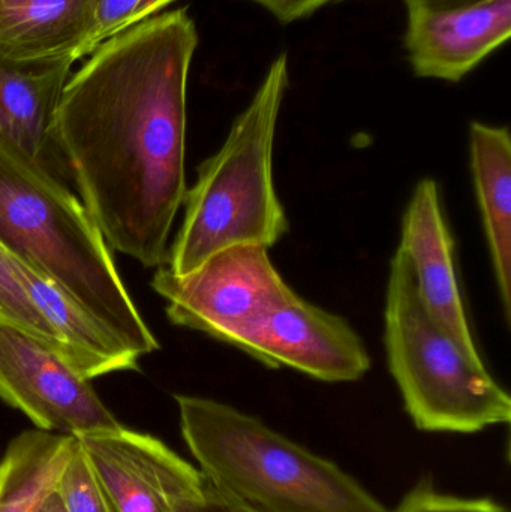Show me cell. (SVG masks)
Masks as SVG:
<instances>
[{"label": "cell", "instance_id": "cell-10", "mask_svg": "<svg viewBox=\"0 0 511 512\" xmlns=\"http://www.w3.org/2000/svg\"><path fill=\"white\" fill-rule=\"evenodd\" d=\"M74 57H21L0 50V140L72 185L59 110Z\"/></svg>", "mask_w": 511, "mask_h": 512}, {"label": "cell", "instance_id": "cell-7", "mask_svg": "<svg viewBox=\"0 0 511 512\" xmlns=\"http://www.w3.org/2000/svg\"><path fill=\"white\" fill-rule=\"evenodd\" d=\"M116 512H195L206 496L200 469L161 439L126 429L75 436Z\"/></svg>", "mask_w": 511, "mask_h": 512}, {"label": "cell", "instance_id": "cell-9", "mask_svg": "<svg viewBox=\"0 0 511 512\" xmlns=\"http://www.w3.org/2000/svg\"><path fill=\"white\" fill-rule=\"evenodd\" d=\"M269 369L297 370L323 382H354L371 370L362 337L341 316L293 292L258 319L236 346Z\"/></svg>", "mask_w": 511, "mask_h": 512}, {"label": "cell", "instance_id": "cell-24", "mask_svg": "<svg viewBox=\"0 0 511 512\" xmlns=\"http://www.w3.org/2000/svg\"><path fill=\"white\" fill-rule=\"evenodd\" d=\"M36 512H66L65 507H63L62 499H60L56 489L42 501V504L39 505L38 511Z\"/></svg>", "mask_w": 511, "mask_h": 512}, {"label": "cell", "instance_id": "cell-14", "mask_svg": "<svg viewBox=\"0 0 511 512\" xmlns=\"http://www.w3.org/2000/svg\"><path fill=\"white\" fill-rule=\"evenodd\" d=\"M98 0H0V50L81 59L98 48Z\"/></svg>", "mask_w": 511, "mask_h": 512}, {"label": "cell", "instance_id": "cell-3", "mask_svg": "<svg viewBox=\"0 0 511 512\" xmlns=\"http://www.w3.org/2000/svg\"><path fill=\"white\" fill-rule=\"evenodd\" d=\"M204 480L258 512H390L338 465L227 403L174 396Z\"/></svg>", "mask_w": 511, "mask_h": 512}, {"label": "cell", "instance_id": "cell-17", "mask_svg": "<svg viewBox=\"0 0 511 512\" xmlns=\"http://www.w3.org/2000/svg\"><path fill=\"white\" fill-rule=\"evenodd\" d=\"M0 321L44 343L60 357V343L53 328L33 306L12 270L11 256L0 246Z\"/></svg>", "mask_w": 511, "mask_h": 512}, {"label": "cell", "instance_id": "cell-22", "mask_svg": "<svg viewBox=\"0 0 511 512\" xmlns=\"http://www.w3.org/2000/svg\"><path fill=\"white\" fill-rule=\"evenodd\" d=\"M195 512H258L227 498V496L213 489L206 483V496H204L203 504L200 505Z\"/></svg>", "mask_w": 511, "mask_h": 512}, {"label": "cell", "instance_id": "cell-5", "mask_svg": "<svg viewBox=\"0 0 511 512\" xmlns=\"http://www.w3.org/2000/svg\"><path fill=\"white\" fill-rule=\"evenodd\" d=\"M387 366L414 426L432 433H477L511 421L509 393L483 360L468 357L431 318L410 256L390 262L384 309Z\"/></svg>", "mask_w": 511, "mask_h": 512}, {"label": "cell", "instance_id": "cell-2", "mask_svg": "<svg viewBox=\"0 0 511 512\" xmlns=\"http://www.w3.org/2000/svg\"><path fill=\"white\" fill-rule=\"evenodd\" d=\"M0 246L51 280L138 358L158 351L83 201L2 140Z\"/></svg>", "mask_w": 511, "mask_h": 512}, {"label": "cell", "instance_id": "cell-19", "mask_svg": "<svg viewBox=\"0 0 511 512\" xmlns=\"http://www.w3.org/2000/svg\"><path fill=\"white\" fill-rule=\"evenodd\" d=\"M176 0H98L96 44L131 29Z\"/></svg>", "mask_w": 511, "mask_h": 512}, {"label": "cell", "instance_id": "cell-21", "mask_svg": "<svg viewBox=\"0 0 511 512\" xmlns=\"http://www.w3.org/2000/svg\"><path fill=\"white\" fill-rule=\"evenodd\" d=\"M266 8L282 24H290L300 18L309 17L329 0H249Z\"/></svg>", "mask_w": 511, "mask_h": 512}, {"label": "cell", "instance_id": "cell-15", "mask_svg": "<svg viewBox=\"0 0 511 512\" xmlns=\"http://www.w3.org/2000/svg\"><path fill=\"white\" fill-rule=\"evenodd\" d=\"M470 165L504 318L511 319V137L507 126L470 125Z\"/></svg>", "mask_w": 511, "mask_h": 512}, {"label": "cell", "instance_id": "cell-20", "mask_svg": "<svg viewBox=\"0 0 511 512\" xmlns=\"http://www.w3.org/2000/svg\"><path fill=\"white\" fill-rule=\"evenodd\" d=\"M390 512H510L488 498H458L437 492L429 481L411 490L396 510Z\"/></svg>", "mask_w": 511, "mask_h": 512}, {"label": "cell", "instance_id": "cell-1", "mask_svg": "<svg viewBox=\"0 0 511 512\" xmlns=\"http://www.w3.org/2000/svg\"><path fill=\"white\" fill-rule=\"evenodd\" d=\"M198 45L186 9L107 39L69 77L59 137L72 185L111 251L167 265L185 201L186 89Z\"/></svg>", "mask_w": 511, "mask_h": 512}, {"label": "cell", "instance_id": "cell-12", "mask_svg": "<svg viewBox=\"0 0 511 512\" xmlns=\"http://www.w3.org/2000/svg\"><path fill=\"white\" fill-rule=\"evenodd\" d=\"M402 249L410 256L426 312L473 360H482L465 312L455 265V240L434 179L420 180L402 218Z\"/></svg>", "mask_w": 511, "mask_h": 512}, {"label": "cell", "instance_id": "cell-8", "mask_svg": "<svg viewBox=\"0 0 511 512\" xmlns=\"http://www.w3.org/2000/svg\"><path fill=\"white\" fill-rule=\"evenodd\" d=\"M0 400L36 429L77 436L120 426L90 381L24 331L0 321Z\"/></svg>", "mask_w": 511, "mask_h": 512}, {"label": "cell", "instance_id": "cell-23", "mask_svg": "<svg viewBox=\"0 0 511 512\" xmlns=\"http://www.w3.org/2000/svg\"><path fill=\"white\" fill-rule=\"evenodd\" d=\"M477 0H404L408 9L414 8H450V6L465 5Z\"/></svg>", "mask_w": 511, "mask_h": 512}, {"label": "cell", "instance_id": "cell-18", "mask_svg": "<svg viewBox=\"0 0 511 512\" xmlns=\"http://www.w3.org/2000/svg\"><path fill=\"white\" fill-rule=\"evenodd\" d=\"M56 492L66 512H116L75 436L69 459L57 480Z\"/></svg>", "mask_w": 511, "mask_h": 512}, {"label": "cell", "instance_id": "cell-13", "mask_svg": "<svg viewBox=\"0 0 511 512\" xmlns=\"http://www.w3.org/2000/svg\"><path fill=\"white\" fill-rule=\"evenodd\" d=\"M11 256L12 270L33 306L48 322L60 343V358L87 381L114 372L138 370V357L101 322L60 291L51 280Z\"/></svg>", "mask_w": 511, "mask_h": 512}, {"label": "cell", "instance_id": "cell-6", "mask_svg": "<svg viewBox=\"0 0 511 512\" xmlns=\"http://www.w3.org/2000/svg\"><path fill=\"white\" fill-rule=\"evenodd\" d=\"M152 288L164 298L168 319L236 348L243 334L284 303L287 285L263 246H236L213 255L185 276L156 268Z\"/></svg>", "mask_w": 511, "mask_h": 512}, {"label": "cell", "instance_id": "cell-11", "mask_svg": "<svg viewBox=\"0 0 511 512\" xmlns=\"http://www.w3.org/2000/svg\"><path fill=\"white\" fill-rule=\"evenodd\" d=\"M511 33V0L408 9L405 48L420 78L458 83Z\"/></svg>", "mask_w": 511, "mask_h": 512}, {"label": "cell", "instance_id": "cell-25", "mask_svg": "<svg viewBox=\"0 0 511 512\" xmlns=\"http://www.w3.org/2000/svg\"><path fill=\"white\" fill-rule=\"evenodd\" d=\"M330 2H339V0H329V3Z\"/></svg>", "mask_w": 511, "mask_h": 512}, {"label": "cell", "instance_id": "cell-16", "mask_svg": "<svg viewBox=\"0 0 511 512\" xmlns=\"http://www.w3.org/2000/svg\"><path fill=\"white\" fill-rule=\"evenodd\" d=\"M74 436L26 430L9 442L0 460V512H36L56 489Z\"/></svg>", "mask_w": 511, "mask_h": 512}, {"label": "cell", "instance_id": "cell-4", "mask_svg": "<svg viewBox=\"0 0 511 512\" xmlns=\"http://www.w3.org/2000/svg\"><path fill=\"white\" fill-rule=\"evenodd\" d=\"M288 84V56L281 53L221 149L198 167L197 182L183 201L182 227L168 251L171 273L185 276L236 246L270 249L290 230L273 179V147Z\"/></svg>", "mask_w": 511, "mask_h": 512}]
</instances>
